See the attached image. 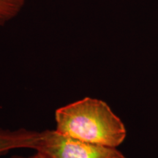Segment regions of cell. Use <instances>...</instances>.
Returning <instances> with one entry per match:
<instances>
[{"label": "cell", "mask_w": 158, "mask_h": 158, "mask_svg": "<svg viewBox=\"0 0 158 158\" xmlns=\"http://www.w3.org/2000/svg\"><path fill=\"white\" fill-rule=\"evenodd\" d=\"M56 130L78 141L117 148L127 136L121 118L106 102L84 98L58 108Z\"/></svg>", "instance_id": "obj_1"}, {"label": "cell", "mask_w": 158, "mask_h": 158, "mask_svg": "<svg viewBox=\"0 0 158 158\" xmlns=\"http://www.w3.org/2000/svg\"><path fill=\"white\" fill-rule=\"evenodd\" d=\"M30 158H50L48 157L46 155H45L44 153L41 152L36 151V154H35L34 155L31 156Z\"/></svg>", "instance_id": "obj_5"}, {"label": "cell", "mask_w": 158, "mask_h": 158, "mask_svg": "<svg viewBox=\"0 0 158 158\" xmlns=\"http://www.w3.org/2000/svg\"><path fill=\"white\" fill-rule=\"evenodd\" d=\"M40 139V133L19 129L4 130L0 128V156L13 149H36Z\"/></svg>", "instance_id": "obj_3"}, {"label": "cell", "mask_w": 158, "mask_h": 158, "mask_svg": "<svg viewBox=\"0 0 158 158\" xmlns=\"http://www.w3.org/2000/svg\"><path fill=\"white\" fill-rule=\"evenodd\" d=\"M50 158H126L115 147L78 141L56 130L40 133V139L35 149Z\"/></svg>", "instance_id": "obj_2"}, {"label": "cell", "mask_w": 158, "mask_h": 158, "mask_svg": "<svg viewBox=\"0 0 158 158\" xmlns=\"http://www.w3.org/2000/svg\"><path fill=\"white\" fill-rule=\"evenodd\" d=\"M26 0H0V27L17 16L24 7Z\"/></svg>", "instance_id": "obj_4"}, {"label": "cell", "mask_w": 158, "mask_h": 158, "mask_svg": "<svg viewBox=\"0 0 158 158\" xmlns=\"http://www.w3.org/2000/svg\"><path fill=\"white\" fill-rule=\"evenodd\" d=\"M10 158H30V157H23V156H20V155H14V156H12Z\"/></svg>", "instance_id": "obj_6"}]
</instances>
